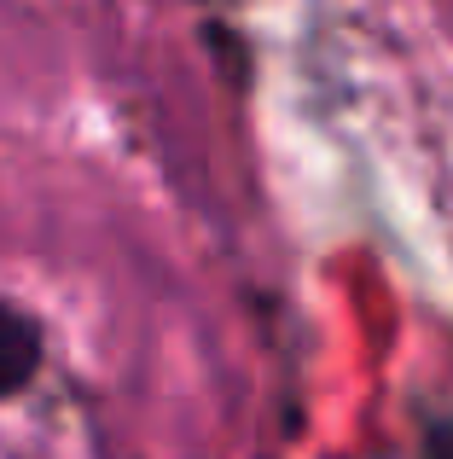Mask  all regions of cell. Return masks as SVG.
<instances>
[{
    "label": "cell",
    "mask_w": 453,
    "mask_h": 459,
    "mask_svg": "<svg viewBox=\"0 0 453 459\" xmlns=\"http://www.w3.org/2000/svg\"><path fill=\"white\" fill-rule=\"evenodd\" d=\"M35 372H41V325L0 297V395L30 390Z\"/></svg>",
    "instance_id": "6da1fadb"
},
{
    "label": "cell",
    "mask_w": 453,
    "mask_h": 459,
    "mask_svg": "<svg viewBox=\"0 0 453 459\" xmlns=\"http://www.w3.org/2000/svg\"><path fill=\"white\" fill-rule=\"evenodd\" d=\"M424 459H453V419H448V425H431V437H424Z\"/></svg>",
    "instance_id": "7a4b0ae2"
}]
</instances>
